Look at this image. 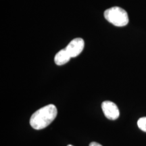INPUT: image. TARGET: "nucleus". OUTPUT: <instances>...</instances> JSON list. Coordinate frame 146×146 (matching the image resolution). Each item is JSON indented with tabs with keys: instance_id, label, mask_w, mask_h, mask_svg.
Listing matches in <instances>:
<instances>
[{
	"instance_id": "1",
	"label": "nucleus",
	"mask_w": 146,
	"mask_h": 146,
	"mask_svg": "<svg viewBox=\"0 0 146 146\" xmlns=\"http://www.w3.org/2000/svg\"><path fill=\"white\" fill-rule=\"evenodd\" d=\"M58 114L56 106L49 104L34 112L31 117L30 125L34 129L41 130L48 127Z\"/></svg>"
},
{
	"instance_id": "2",
	"label": "nucleus",
	"mask_w": 146,
	"mask_h": 146,
	"mask_svg": "<svg viewBox=\"0 0 146 146\" xmlns=\"http://www.w3.org/2000/svg\"><path fill=\"white\" fill-rule=\"evenodd\" d=\"M104 18L116 27H125L129 23L128 14L120 7H112L104 12Z\"/></svg>"
},
{
	"instance_id": "3",
	"label": "nucleus",
	"mask_w": 146,
	"mask_h": 146,
	"mask_svg": "<svg viewBox=\"0 0 146 146\" xmlns=\"http://www.w3.org/2000/svg\"><path fill=\"white\" fill-rule=\"evenodd\" d=\"M102 108L104 116L108 119L116 120L119 117V110L114 102L110 101L104 102L102 104Z\"/></svg>"
},
{
	"instance_id": "4",
	"label": "nucleus",
	"mask_w": 146,
	"mask_h": 146,
	"mask_svg": "<svg viewBox=\"0 0 146 146\" xmlns=\"http://www.w3.org/2000/svg\"><path fill=\"white\" fill-rule=\"evenodd\" d=\"M85 47V42L81 38H76L72 40L66 47V50L71 58H75L83 52Z\"/></svg>"
},
{
	"instance_id": "5",
	"label": "nucleus",
	"mask_w": 146,
	"mask_h": 146,
	"mask_svg": "<svg viewBox=\"0 0 146 146\" xmlns=\"http://www.w3.org/2000/svg\"><path fill=\"white\" fill-rule=\"evenodd\" d=\"M70 56L66 49L60 50L55 56L54 62L58 66H62L68 62L70 60Z\"/></svg>"
},
{
	"instance_id": "6",
	"label": "nucleus",
	"mask_w": 146,
	"mask_h": 146,
	"mask_svg": "<svg viewBox=\"0 0 146 146\" xmlns=\"http://www.w3.org/2000/svg\"><path fill=\"white\" fill-rule=\"evenodd\" d=\"M137 125L141 131L146 132V117L140 118L137 121Z\"/></svg>"
},
{
	"instance_id": "7",
	"label": "nucleus",
	"mask_w": 146,
	"mask_h": 146,
	"mask_svg": "<svg viewBox=\"0 0 146 146\" xmlns=\"http://www.w3.org/2000/svg\"><path fill=\"white\" fill-rule=\"evenodd\" d=\"M89 146H102L101 144L97 143V142H91V143L89 144Z\"/></svg>"
},
{
	"instance_id": "8",
	"label": "nucleus",
	"mask_w": 146,
	"mask_h": 146,
	"mask_svg": "<svg viewBox=\"0 0 146 146\" xmlns=\"http://www.w3.org/2000/svg\"><path fill=\"white\" fill-rule=\"evenodd\" d=\"M67 146H73V145H67Z\"/></svg>"
}]
</instances>
